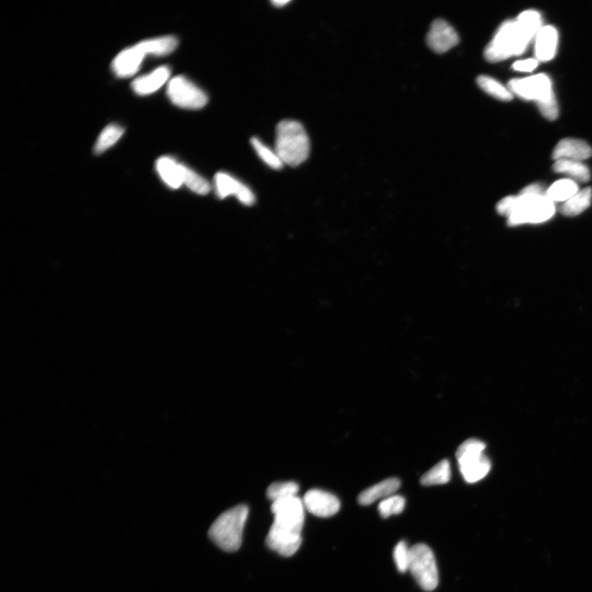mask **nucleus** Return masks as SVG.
<instances>
[{
	"label": "nucleus",
	"instance_id": "32",
	"mask_svg": "<svg viewBox=\"0 0 592 592\" xmlns=\"http://www.w3.org/2000/svg\"><path fill=\"white\" fill-rule=\"evenodd\" d=\"M517 203V196H509L503 198L500 203L497 204V211L500 215L509 217L511 213L514 212Z\"/></svg>",
	"mask_w": 592,
	"mask_h": 592
},
{
	"label": "nucleus",
	"instance_id": "34",
	"mask_svg": "<svg viewBox=\"0 0 592 592\" xmlns=\"http://www.w3.org/2000/svg\"><path fill=\"white\" fill-rule=\"evenodd\" d=\"M289 3H290V1H288V0H274V1H272L273 6L276 7L285 6Z\"/></svg>",
	"mask_w": 592,
	"mask_h": 592
},
{
	"label": "nucleus",
	"instance_id": "2",
	"mask_svg": "<svg viewBox=\"0 0 592 592\" xmlns=\"http://www.w3.org/2000/svg\"><path fill=\"white\" fill-rule=\"evenodd\" d=\"M542 27V17L538 12L521 13L516 20L503 23L487 45L484 56L489 62H498L523 54Z\"/></svg>",
	"mask_w": 592,
	"mask_h": 592
},
{
	"label": "nucleus",
	"instance_id": "26",
	"mask_svg": "<svg viewBox=\"0 0 592 592\" xmlns=\"http://www.w3.org/2000/svg\"><path fill=\"white\" fill-rule=\"evenodd\" d=\"M477 83L482 90L498 100L507 101L512 99V93L509 88L502 85L496 79L482 75L477 78Z\"/></svg>",
	"mask_w": 592,
	"mask_h": 592
},
{
	"label": "nucleus",
	"instance_id": "13",
	"mask_svg": "<svg viewBox=\"0 0 592 592\" xmlns=\"http://www.w3.org/2000/svg\"><path fill=\"white\" fill-rule=\"evenodd\" d=\"M145 54L137 45L121 51L112 62V69L115 75L121 78H130L136 73L143 62Z\"/></svg>",
	"mask_w": 592,
	"mask_h": 592
},
{
	"label": "nucleus",
	"instance_id": "28",
	"mask_svg": "<svg viewBox=\"0 0 592 592\" xmlns=\"http://www.w3.org/2000/svg\"><path fill=\"white\" fill-rule=\"evenodd\" d=\"M251 143L252 146L254 148L255 152H257L259 157L266 163V164L273 168L274 170L282 169L284 164L282 160L280 159V157L276 152L272 151L271 149L266 146L265 144L261 142L257 138H252Z\"/></svg>",
	"mask_w": 592,
	"mask_h": 592
},
{
	"label": "nucleus",
	"instance_id": "10",
	"mask_svg": "<svg viewBox=\"0 0 592 592\" xmlns=\"http://www.w3.org/2000/svg\"><path fill=\"white\" fill-rule=\"evenodd\" d=\"M303 503L308 511L319 517L337 514L341 507L337 497L321 489H310L305 493Z\"/></svg>",
	"mask_w": 592,
	"mask_h": 592
},
{
	"label": "nucleus",
	"instance_id": "9",
	"mask_svg": "<svg viewBox=\"0 0 592 592\" xmlns=\"http://www.w3.org/2000/svg\"><path fill=\"white\" fill-rule=\"evenodd\" d=\"M509 89L525 100H533L540 103L554 96L551 79L545 74H537L526 78L512 79Z\"/></svg>",
	"mask_w": 592,
	"mask_h": 592
},
{
	"label": "nucleus",
	"instance_id": "15",
	"mask_svg": "<svg viewBox=\"0 0 592 592\" xmlns=\"http://www.w3.org/2000/svg\"><path fill=\"white\" fill-rule=\"evenodd\" d=\"M171 76V70L161 66L154 70L147 75L139 77L133 82L132 88L140 96L150 95L164 85Z\"/></svg>",
	"mask_w": 592,
	"mask_h": 592
},
{
	"label": "nucleus",
	"instance_id": "25",
	"mask_svg": "<svg viewBox=\"0 0 592 592\" xmlns=\"http://www.w3.org/2000/svg\"><path fill=\"white\" fill-rule=\"evenodd\" d=\"M124 133V129L117 124H110L103 129L96 143V154L104 152L117 143Z\"/></svg>",
	"mask_w": 592,
	"mask_h": 592
},
{
	"label": "nucleus",
	"instance_id": "27",
	"mask_svg": "<svg viewBox=\"0 0 592 592\" xmlns=\"http://www.w3.org/2000/svg\"><path fill=\"white\" fill-rule=\"evenodd\" d=\"M298 491L299 486L295 482H276L268 488L267 496L273 503L296 496Z\"/></svg>",
	"mask_w": 592,
	"mask_h": 592
},
{
	"label": "nucleus",
	"instance_id": "24",
	"mask_svg": "<svg viewBox=\"0 0 592 592\" xmlns=\"http://www.w3.org/2000/svg\"><path fill=\"white\" fill-rule=\"evenodd\" d=\"M180 168L183 184L187 186L189 189L200 195H206L210 192L211 187H210L208 180L183 164H181Z\"/></svg>",
	"mask_w": 592,
	"mask_h": 592
},
{
	"label": "nucleus",
	"instance_id": "16",
	"mask_svg": "<svg viewBox=\"0 0 592 592\" xmlns=\"http://www.w3.org/2000/svg\"><path fill=\"white\" fill-rule=\"evenodd\" d=\"M558 44V31L553 26H544L535 36V55L540 62L554 58Z\"/></svg>",
	"mask_w": 592,
	"mask_h": 592
},
{
	"label": "nucleus",
	"instance_id": "14",
	"mask_svg": "<svg viewBox=\"0 0 592 592\" xmlns=\"http://www.w3.org/2000/svg\"><path fill=\"white\" fill-rule=\"evenodd\" d=\"M592 155V149L584 141L579 139L565 138L561 140L554 148V159L584 161Z\"/></svg>",
	"mask_w": 592,
	"mask_h": 592
},
{
	"label": "nucleus",
	"instance_id": "20",
	"mask_svg": "<svg viewBox=\"0 0 592 592\" xmlns=\"http://www.w3.org/2000/svg\"><path fill=\"white\" fill-rule=\"evenodd\" d=\"M592 189L586 188L579 191L561 207V212L566 217H575L591 206Z\"/></svg>",
	"mask_w": 592,
	"mask_h": 592
},
{
	"label": "nucleus",
	"instance_id": "23",
	"mask_svg": "<svg viewBox=\"0 0 592 592\" xmlns=\"http://www.w3.org/2000/svg\"><path fill=\"white\" fill-rule=\"evenodd\" d=\"M579 186H577L575 181L571 180H561L552 185L551 188L547 191L545 195L554 203L566 202L579 192Z\"/></svg>",
	"mask_w": 592,
	"mask_h": 592
},
{
	"label": "nucleus",
	"instance_id": "17",
	"mask_svg": "<svg viewBox=\"0 0 592 592\" xmlns=\"http://www.w3.org/2000/svg\"><path fill=\"white\" fill-rule=\"evenodd\" d=\"M400 486V482L397 478H389L380 482L363 491L358 497L361 505H370L375 502L387 498L397 492Z\"/></svg>",
	"mask_w": 592,
	"mask_h": 592
},
{
	"label": "nucleus",
	"instance_id": "30",
	"mask_svg": "<svg viewBox=\"0 0 592 592\" xmlns=\"http://www.w3.org/2000/svg\"><path fill=\"white\" fill-rule=\"evenodd\" d=\"M394 561L396 566L400 572H405L409 570L410 557H411V548L407 547L405 542H400L394 549Z\"/></svg>",
	"mask_w": 592,
	"mask_h": 592
},
{
	"label": "nucleus",
	"instance_id": "19",
	"mask_svg": "<svg viewBox=\"0 0 592 592\" xmlns=\"http://www.w3.org/2000/svg\"><path fill=\"white\" fill-rule=\"evenodd\" d=\"M157 170L163 180L172 189H179L183 185L181 164L173 158L162 157L157 161Z\"/></svg>",
	"mask_w": 592,
	"mask_h": 592
},
{
	"label": "nucleus",
	"instance_id": "12",
	"mask_svg": "<svg viewBox=\"0 0 592 592\" xmlns=\"http://www.w3.org/2000/svg\"><path fill=\"white\" fill-rule=\"evenodd\" d=\"M215 185L219 198H226L228 196L235 195L240 203L248 206L255 203L253 192L230 175L223 172L217 173L215 176Z\"/></svg>",
	"mask_w": 592,
	"mask_h": 592
},
{
	"label": "nucleus",
	"instance_id": "7",
	"mask_svg": "<svg viewBox=\"0 0 592 592\" xmlns=\"http://www.w3.org/2000/svg\"><path fill=\"white\" fill-rule=\"evenodd\" d=\"M409 571L419 586L426 591L435 590L439 584L435 558L426 544H417L411 548Z\"/></svg>",
	"mask_w": 592,
	"mask_h": 592
},
{
	"label": "nucleus",
	"instance_id": "33",
	"mask_svg": "<svg viewBox=\"0 0 592 592\" xmlns=\"http://www.w3.org/2000/svg\"><path fill=\"white\" fill-rule=\"evenodd\" d=\"M538 60L534 59H528L526 60H521V62H517L512 65V68H514L516 71L519 72H531L537 67Z\"/></svg>",
	"mask_w": 592,
	"mask_h": 592
},
{
	"label": "nucleus",
	"instance_id": "18",
	"mask_svg": "<svg viewBox=\"0 0 592 592\" xmlns=\"http://www.w3.org/2000/svg\"><path fill=\"white\" fill-rule=\"evenodd\" d=\"M178 39L173 36H164L140 41L138 48L145 55L165 56L169 55L177 48Z\"/></svg>",
	"mask_w": 592,
	"mask_h": 592
},
{
	"label": "nucleus",
	"instance_id": "3",
	"mask_svg": "<svg viewBox=\"0 0 592 592\" xmlns=\"http://www.w3.org/2000/svg\"><path fill=\"white\" fill-rule=\"evenodd\" d=\"M556 212L554 203L543 194L542 186L530 185L517 196L514 212L507 217L511 226L547 222Z\"/></svg>",
	"mask_w": 592,
	"mask_h": 592
},
{
	"label": "nucleus",
	"instance_id": "6",
	"mask_svg": "<svg viewBox=\"0 0 592 592\" xmlns=\"http://www.w3.org/2000/svg\"><path fill=\"white\" fill-rule=\"evenodd\" d=\"M484 442L475 439L465 440L459 446L456 456L465 482L472 484L481 481L491 470V463L484 454Z\"/></svg>",
	"mask_w": 592,
	"mask_h": 592
},
{
	"label": "nucleus",
	"instance_id": "1",
	"mask_svg": "<svg viewBox=\"0 0 592 592\" xmlns=\"http://www.w3.org/2000/svg\"><path fill=\"white\" fill-rule=\"evenodd\" d=\"M274 521L266 544L284 557L292 556L302 543L301 531L305 521V505L297 496L273 502Z\"/></svg>",
	"mask_w": 592,
	"mask_h": 592
},
{
	"label": "nucleus",
	"instance_id": "11",
	"mask_svg": "<svg viewBox=\"0 0 592 592\" xmlns=\"http://www.w3.org/2000/svg\"><path fill=\"white\" fill-rule=\"evenodd\" d=\"M459 42V36L449 23L442 20L432 23L427 35V43L436 53H445L458 45Z\"/></svg>",
	"mask_w": 592,
	"mask_h": 592
},
{
	"label": "nucleus",
	"instance_id": "8",
	"mask_svg": "<svg viewBox=\"0 0 592 592\" xmlns=\"http://www.w3.org/2000/svg\"><path fill=\"white\" fill-rule=\"evenodd\" d=\"M167 96L176 106L189 110L201 109L208 101L206 93L185 76L171 79L168 83Z\"/></svg>",
	"mask_w": 592,
	"mask_h": 592
},
{
	"label": "nucleus",
	"instance_id": "21",
	"mask_svg": "<svg viewBox=\"0 0 592 592\" xmlns=\"http://www.w3.org/2000/svg\"><path fill=\"white\" fill-rule=\"evenodd\" d=\"M554 170L557 173L567 175L577 181L584 182V183L589 182L591 179L589 167L579 161L558 160L554 165Z\"/></svg>",
	"mask_w": 592,
	"mask_h": 592
},
{
	"label": "nucleus",
	"instance_id": "22",
	"mask_svg": "<svg viewBox=\"0 0 592 592\" xmlns=\"http://www.w3.org/2000/svg\"><path fill=\"white\" fill-rule=\"evenodd\" d=\"M450 478L451 468L449 461L442 460L423 475L421 478V484L424 486L444 484L449 482Z\"/></svg>",
	"mask_w": 592,
	"mask_h": 592
},
{
	"label": "nucleus",
	"instance_id": "29",
	"mask_svg": "<svg viewBox=\"0 0 592 592\" xmlns=\"http://www.w3.org/2000/svg\"><path fill=\"white\" fill-rule=\"evenodd\" d=\"M405 505V500L403 496H391L381 501L377 510L382 517L388 519L391 515L402 514Z\"/></svg>",
	"mask_w": 592,
	"mask_h": 592
},
{
	"label": "nucleus",
	"instance_id": "31",
	"mask_svg": "<svg viewBox=\"0 0 592 592\" xmlns=\"http://www.w3.org/2000/svg\"><path fill=\"white\" fill-rule=\"evenodd\" d=\"M537 105L540 112H542V114L545 118L549 120H554L558 117V108L556 96L552 97L551 99L547 101L540 102Z\"/></svg>",
	"mask_w": 592,
	"mask_h": 592
},
{
	"label": "nucleus",
	"instance_id": "4",
	"mask_svg": "<svg viewBox=\"0 0 592 592\" xmlns=\"http://www.w3.org/2000/svg\"><path fill=\"white\" fill-rule=\"evenodd\" d=\"M283 164L297 166L307 160L310 143L306 130L296 120H282L277 128L276 151Z\"/></svg>",
	"mask_w": 592,
	"mask_h": 592
},
{
	"label": "nucleus",
	"instance_id": "5",
	"mask_svg": "<svg viewBox=\"0 0 592 592\" xmlns=\"http://www.w3.org/2000/svg\"><path fill=\"white\" fill-rule=\"evenodd\" d=\"M248 515L249 509L245 505H238L224 512L210 528L209 538L224 551H237L241 547Z\"/></svg>",
	"mask_w": 592,
	"mask_h": 592
}]
</instances>
